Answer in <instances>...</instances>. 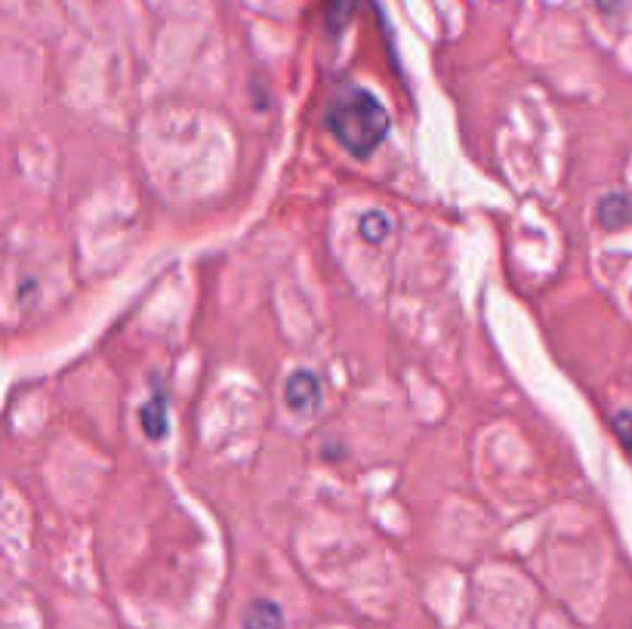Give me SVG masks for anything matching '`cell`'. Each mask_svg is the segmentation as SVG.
<instances>
[{
    "instance_id": "cell-4",
    "label": "cell",
    "mask_w": 632,
    "mask_h": 629,
    "mask_svg": "<svg viewBox=\"0 0 632 629\" xmlns=\"http://www.w3.org/2000/svg\"><path fill=\"white\" fill-rule=\"evenodd\" d=\"M632 219V201L623 191H611L598 201V223L605 229H623Z\"/></svg>"
},
{
    "instance_id": "cell-5",
    "label": "cell",
    "mask_w": 632,
    "mask_h": 629,
    "mask_svg": "<svg viewBox=\"0 0 632 629\" xmlns=\"http://www.w3.org/2000/svg\"><path fill=\"white\" fill-rule=\"evenodd\" d=\"M244 629H285V614L268 599H253L244 611Z\"/></svg>"
},
{
    "instance_id": "cell-2",
    "label": "cell",
    "mask_w": 632,
    "mask_h": 629,
    "mask_svg": "<svg viewBox=\"0 0 632 629\" xmlns=\"http://www.w3.org/2000/svg\"><path fill=\"white\" fill-rule=\"evenodd\" d=\"M321 380L312 374V370H296L293 377L285 386V401H288V407L293 414H300V417H312V414H318L321 411Z\"/></svg>"
},
{
    "instance_id": "cell-3",
    "label": "cell",
    "mask_w": 632,
    "mask_h": 629,
    "mask_svg": "<svg viewBox=\"0 0 632 629\" xmlns=\"http://www.w3.org/2000/svg\"><path fill=\"white\" fill-rule=\"evenodd\" d=\"M139 423H142L146 436L152 441H161L170 432V407H167V392L164 389H154L152 401L142 404Z\"/></svg>"
},
{
    "instance_id": "cell-6",
    "label": "cell",
    "mask_w": 632,
    "mask_h": 629,
    "mask_svg": "<svg viewBox=\"0 0 632 629\" xmlns=\"http://www.w3.org/2000/svg\"><path fill=\"white\" fill-rule=\"evenodd\" d=\"M389 231H392V219L385 216L383 210H370L358 219V235L365 238L367 244H383Z\"/></svg>"
},
{
    "instance_id": "cell-1",
    "label": "cell",
    "mask_w": 632,
    "mask_h": 629,
    "mask_svg": "<svg viewBox=\"0 0 632 629\" xmlns=\"http://www.w3.org/2000/svg\"><path fill=\"white\" fill-rule=\"evenodd\" d=\"M327 127L345 152L355 154V158H367L380 149V142L389 136L392 124H389V112L377 96L370 90H362V87H349L330 102Z\"/></svg>"
},
{
    "instance_id": "cell-8",
    "label": "cell",
    "mask_w": 632,
    "mask_h": 629,
    "mask_svg": "<svg viewBox=\"0 0 632 629\" xmlns=\"http://www.w3.org/2000/svg\"><path fill=\"white\" fill-rule=\"evenodd\" d=\"M614 432H617L620 444L627 448V454H632V411L614 414Z\"/></svg>"
},
{
    "instance_id": "cell-7",
    "label": "cell",
    "mask_w": 632,
    "mask_h": 629,
    "mask_svg": "<svg viewBox=\"0 0 632 629\" xmlns=\"http://www.w3.org/2000/svg\"><path fill=\"white\" fill-rule=\"evenodd\" d=\"M352 10H355V0H325L327 28H330V32L343 28L345 20L352 16Z\"/></svg>"
}]
</instances>
